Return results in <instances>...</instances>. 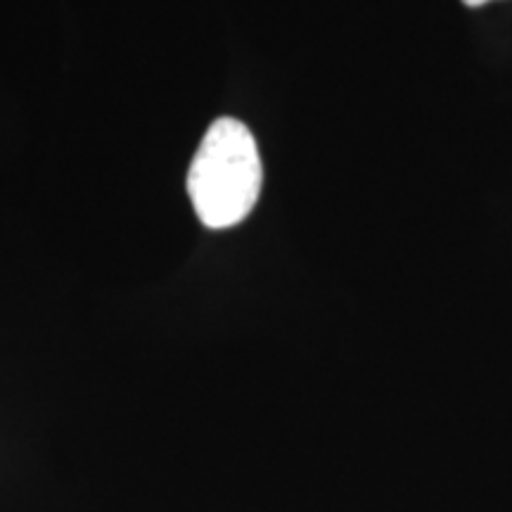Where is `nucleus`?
<instances>
[{
	"label": "nucleus",
	"mask_w": 512,
	"mask_h": 512,
	"mask_svg": "<svg viewBox=\"0 0 512 512\" xmlns=\"http://www.w3.org/2000/svg\"><path fill=\"white\" fill-rule=\"evenodd\" d=\"M463 3L467 5V8H482V5L491 3V0H463Z\"/></svg>",
	"instance_id": "nucleus-2"
},
{
	"label": "nucleus",
	"mask_w": 512,
	"mask_h": 512,
	"mask_svg": "<svg viewBox=\"0 0 512 512\" xmlns=\"http://www.w3.org/2000/svg\"><path fill=\"white\" fill-rule=\"evenodd\" d=\"M261 190L264 159L252 128L235 117L211 121L185 176L197 221L209 230L238 228L252 216Z\"/></svg>",
	"instance_id": "nucleus-1"
}]
</instances>
